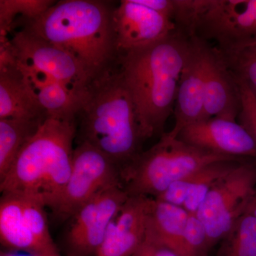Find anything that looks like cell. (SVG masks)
Wrapping results in <instances>:
<instances>
[{"label":"cell","instance_id":"1","mask_svg":"<svg viewBox=\"0 0 256 256\" xmlns=\"http://www.w3.org/2000/svg\"><path fill=\"white\" fill-rule=\"evenodd\" d=\"M191 47L192 36L178 28L153 44L119 54L120 72L146 140L165 133Z\"/></svg>","mask_w":256,"mask_h":256},{"label":"cell","instance_id":"2","mask_svg":"<svg viewBox=\"0 0 256 256\" xmlns=\"http://www.w3.org/2000/svg\"><path fill=\"white\" fill-rule=\"evenodd\" d=\"M146 140L117 62L89 86L77 114L75 142L98 150L122 172Z\"/></svg>","mask_w":256,"mask_h":256},{"label":"cell","instance_id":"3","mask_svg":"<svg viewBox=\"0 0 256 256\" xmlns=\"http://www.w3.org/2000/svg\"><path fill=\"white\" fill-rule=\"evenodd\" d=\"M116 6L97 0H62L22 28L75 57L95 79L117 63Z\"/></svg>","mask_w":256,"mask_h":256},{"label":"cell","instance_id":"4","mask_svg":"<svg viewBox=\"0 0 256 256\" xmlns=\"http://www.w3.org/2000/svg\"><path fill=\"white\" fill-rule=\"evenodd\" d=\"M76 120L48 117L0 180L1 193H14L53 210L68 182L73 164Z\"/></svg>","mask_w":256,"mask_h":256},{"label":"cell","instance_id":"5","mask_svg":"<svg viewBox=\"0 0 256 256\" xmlns=\"http://www.w3.org/2000/svg\"><path fill=\"white\" fill-rule=\"evenodd\" d=\"M190 146L165 132L159 141L121 172L128 196L156 198L173 184L203 166L220 160L235 159Z\"/></svg>","mask_w":256,"mask_h":256},{"label":"cell","instance_id":"6","mask_svg":"<svg viewBox=\"0 0 256 256\" xmlns=\"http://www.w3.org/2000/svg\"><path fill=\"white\" fill-rule=\"evenodd\" d=\"M174 20L218 48L256 41V0H176Z\"/></svg>","mask_w":256,"mask_h":256},{"label":"cell","instance_id":"7","mask_svg":"<svg viewBox=\"0 0 256 256\" xmlns=\"http://www.w3.org/2000/svg\"><path fill=\"white\" fill-rule=\"evenodd\" d=\"M256 191V158H244L208 192L196 216L206 228L212 250L246 214Z\"/></svg>","mask_w":256,"mask_h":256},{"label":"cell","instance_id":"8","mask_svg":"<svg viewBox=\"0 0 256 256\" xmlns=\"http://www.w3.org/2000/svg\"><path fill=\"white\" fill-rule=\"evenodd\" d=\"M45 207L40 202L14 193L0 198V240L14 252L31 256L60 254L50 236Z\"/></svg>","mask_w":256,"mask_h":256},{"label":"cell","instance_id":"9","mask_svg":"<svg viewBox=\"0 0 256 256\" xmlns=\"http://www.w3.org/2000/svg\"><path fill=\"white\" fill-rule=\"evenodd\" d=\"M116 185L122 186L118 166L94 146L78 143L68 182L52 213L58 220H68L98 194Z\"/></svg>","mask_w":256,"mask_h":256},{"label":"cell","instance_id":"10","mask_svg":"<svg viewBox=\"0 0 256 256\" xmlns=\"http://www.w3.org/2000/svg\"><path fill=\"white\" fill-rule=\"evenodd\" d=\"M121 185L98 194L69 218L62 242L66 256H96L109 226L128 200Z\"/></svg>","mask_w":256,"mask_h":256},{"label":"cell","instance_id":"11","mask_svg":"<svg viewBox=\"0 0 256 256\" xmlns=\"http://www.w3.org/2000/svg\"><path fill=\"white\" fill-rule=\"evenodd\" d=\"M9 37L18 62L50 74L76 92L86 95L94 78L78 60L64 48L22 28Z\"/></svg>","mask_w":256,"mask_h":256},{"label":"cell","instance_id":"12","mask_svg":"<svg viewBox=\"0 0 256 256\" xmlns=\"http://www.w3.org/2000/svg\"><path fill=\"white\" fill-rule=\"evenodd\" d=\"M114 21L119 54L153 44L178 30L172 20L137 0L120 2L114 8Z\"/></svg>","mask_w":256,"mask_h":256},{"label":"cell","instance_id":"13","mask_svg":"<svg viewBox=\"0 0 256 256\" xmlns=\"http://www.w3.org/2000/svg\"><path fill=\"white\" fill-rule=\"evenodd\" d=\"M176 138L220 156L256 158V140L238 120L222 118L202 120L184 128Z\"/></svg>","mask_w":256,"mask_h":256},{"label":"cell","instance_id":"14","mask_svg":"<svg viewBox=\"0 0 256 256\" xmlns=\"http://www.w3.org/2000/svg\"><path fill=\"white\" fill-rule=\"evenodd\" d=\"M206 42L192 36L190 55L178 84L174 128L168 132L176 138L184 128L202 120L205 109V47Z\"/></svg>","mask_w":256,"mask_h":256},{"label":"cell","instance_id":"15","mask_svg":"<svg viewBox=\"0 0 256 256\" xmlns=\"http://www.w3.org/2000/svg\"><path fill=\"white\" fill-rule=\"evenodd\" d=\"M154 198L128 197L112 220L96 256H132L146 238Z\"/></svg>","mask_w":256,"mask_h":256},{"label":"cell","instance_id":"16","mask_svg":"<svg viewBox=\"0 0 256 256\" xmlns=\"http://www.w3.org/2000/svg\"><path fill=\"white\" fill-rule=\"evenodd\" d=\"M205 75L203 120L222 118L238 120L242 108L240 82L227 66L218 48L208 42L205 47Z\"/></svg>","mask_w":256,"mask_h":256},{"label":"cell","instance_id":"17","mask_svg":"<svg viewBox=\"0 0 256 256\" xmlns=\"http://www.w3.org/2000/svg\"><path fill=\"white\" fill-rule=\"evenodd\" d=\"M47 118L18 68L11 45L0 44V119Z\"/></svg>","mask_w":256,"mask_h":256},{"label":"cell","instance_id":"18","mask_svg":"<svg viewBox=\"0 0 256 256\" xmlns=\"http://www.w3.org/2000/svg\"><path fill=\"white\" fill-rule=\"evenodd\" d=\"M242 158L210 163L172 184L156 200L182 207L188 214L196 215L210 190L220 178L234 169Z\"/></svg>","mask_w":256,"mask_h":256},{"label":"cell","instance_id":"19","mask_svg":"<svg viewBox=\"0 0 256 256\" xmlns=\"http://www.w3.org/2000/svg\"><path fill=\"white\" fill-rule=\"evenodd\" d=\"M16 62L25 82L48 117L76 120L86 95L76 92L50 74L28 66L18 60Z\"/></svg>","mask_w":256,"mask_h":256},{"label":"cell","instance_id":"20","mask_svg":"<svg viewBox=\"0 0 256 256\" xmlns=\"http://www.w3.org/2000/svg\"><path fill=\"white\" fill-rule=\"evenodd\" d=\"M188 216L182 207L154 198L146 236L169 248L178 256H188L186 240Z\"/></svg>","mask_w":256,"mask_h":256},{"label":"cell","instance_id":"21","mask_svg":"<svg viewBox=\"0 0 256 256\" xmlns=\"http://www.w3.org/2000/svg\"><path fill=\"white\" fill-rule=\"evenodd\" d=\"M47 118L0 119V180Z\"/></svg>","mask_w":256,"mask_h":256},{"label":"cell","instance_id":"22","mask_svg":"<svg viewBox=\"0 0 256 256\" xmlns=\"http://www.w3.org/2000/svg\"><path fill=\"white\" fill-rule=\"evenodd\" d=\"M53 0H0V38H6L20 24L34 20L52 8Z\"/></svg>","mask_w":256,"mask_h":256},{"label":"cell","instance_id":"23","mask_svg":"<svg viewBox=\"0 0 256 256\" xmlns=\"http://www.w3.org/2000/svg\"><path fill=\"white\" fill-rule=\"evenodd\" d=\"M217 48L236 78L245 84L256 98V41Z\"/></svg>","mask_w":256,"mask_h":256},{"label":"cell","instance_id":"24","mask_svg":"<svg viewBox=\"0 0 256 256\" xmlns=\"http://www.w3.org/2000/svg\"><path fill=\"white\" fill-rule=\"evenodd\" d=\"M218 245L216 256H256V218L242 216Z\"/></svg>","mask_w":256,"mask_h":256},{"label":"cell","instance_id":"25","mask_svg":"<svg viewBox=\"0 0 256 256\" xmlns=\"http://www.w3.org/2000/svg\"><path fill=\"white\" fill-rule=\"evenodd\" d=\"M186 240L188 256H210L212 249L206 228L196 215L188 216Z\"/></svg>","mask_w":256,"mask_h":256},{"label":"cell","instance_id":"26","mask_svg":"<svg viewBox=\"0 0 256 256\" xmlns=\"http://www.w3.org/2000/svg\"><path fill=\"white\" fill-rule=\"evenodd\" d=\"M239 82L242 94V108L238 122L256 140V98L245 84L240 82Z\"/></svg>","mask_w":256,"mask_h":256},{"label":"cell","instance_id":"27","mask_svg":"<svg viewBox=\"0 0 256 256\" xmlns=\"http://www.w3.org/2000/svg\"><path fill=\"white\" fill-rule=\"evenodd\" d=\"M132 256H178L169 248L146 236L142 245Z\"/></svg>","mask_w":256,"mask_h":256},{"label":"cell","instance_id":"28","mask_svg":"<svg viewBox=\"0 0 256 256\" xmlns=\"http://www.w3.org/2000/svg\"><path fill=\"white\" fill-rule=\"evenodd\" d=\"M137 2L139 4L173 20L176 9L175 0H137Z\"/></svg>","mask_w":256,"mask_h":256},{"label":"cell","instance_id":"29","mask_svg":"<svg viewBox=\"0 0 256 256\" xmlns=\"http://www.w3.org/2000/svg\"><path fill=\"white\" fill-rule=\"evenodd\" d=\"M246 214L252 216L256 218V191L254 196H252V200H250L248 206Z\"/></svg>","mask_w":256,"mask_h":256},{"label":"cell","instance_id":"30","mask_svg":"<svg viewBox=\"0 0 256 256\" xmlns=\"http://www.w3.org/2000/svg\"><path fill=\"white\" fill-rule=\"evenodd\" d=\"M50 256H60V254H58V255Z\"/></svg>","mask_w":256,"mask_h":256}]
</instances>
